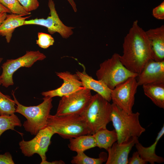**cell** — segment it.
I'll return each instance as SVG.
<instances>
[{
	"label": "cell",
	"instance_id": "obj_2",
	"mask_svg": "<svg viewBox=\"0 0 164 164\" xmlns=\"http://www.w3.org/2000/svg\"><path fill=\"white\" fill-rule=\"evenodd\" d=\"M12 95L16 104L15 112L22 114L27 119L23 125L26 131L36 135L40 130L47 126V118L53 107L52 98L44 97L43 101L38 105L26 106L19 103L13 91Z\"/></svg>",
	"mask_w": 164,
	"mask_h": 164
},
{
	"label": "cell",
	"instance_id": "obj_33",
	"mask_svg": "<svg viewBox=\"0 0 164 164\" xmlns=\"http://www.w3.org/2000/svg\"><path fill=\"white\" fill-rule=\"evenodd\" d=\"M71 6L73 10L75 12L77 11L76 5L74 0H67Z\"/></svg>",
	"mask_w": 164,
	"mask_h": 164
},
{
	"label": "cell",
	"instance_id": "obj_34",
	"mask_svg": "<svg viewBox=\"0 0 164 164\" xmlns=\"http://www.w3.org/2000/svg\"><path fill=\"white\" fill-rule=\"evenodd\" d=\"M7 14V13L5 12L0 13V25L5 19Z\"/></svg>",
	"mask_w": 164,
	"mask_h": 164
},
{
	"label": "cell",
	"instance_id": "obj_30",
	"mask_svg": "<svg viewBox=\"0 0 164 164\" xmlns=\"http://www.w3.org/2000/svg\"><path fill=\"white\" fill-rule=\"evenodd\" d=\"M11 155L9 152L0 154V164H14Z\"/></svg>",
	"mask_w": 164,
	"mask_h": 164
},
{
	"label": "cell",
	"instance_id": "obj_25",
	"mask_svg": "<svg viewBox=\"0 0 164 164\" xmlns=\"http://www.w3.org/2000/svg\"><path fill=\"white\" fill-rule=\"evenodd\" d=\"M0 3L7 8L11 13L22 16L28 15L31 12H27L18 0H0Z\"/></svg>",
	"mask_w": 164,
	"mask_h": 164
},
{
	"label": "cell",
	"instance_id": "obj_15",
	"mask_svg": "<svg viewBox=\"0 0 164 164\" xmlns=\"http://www.w3.org/2000/svg\"><path fill=\"white\" fill-rule=\"evenodd\" d=\"M83 68L82 72L77 71L76 74L81 82L83 86L86 88L92 90L97 92L109 102L111 101V93L112 90L109 88L103 81L96 80L89 76L86 72L84 66L79 63Z\"/></svg>",
	"mask_w": 164,
	"mask_h": 164
},
{
	"label": "cell",
	"instance_id": "obj_20",
	"mask_svg": "<svg viewBox=\"0 0 164 164\" xmlns=\"http://www.w3.org/2000/svg\"><path fill=\"white\" fill-rule=\"evenodd\" d=\"M68 147L77 153L96 147V143L93 135H83L69 139Z\"/></svg>",
	"mask_w": 164,
	"mask_h": 164
},
{
	"label": "cell",
	"instance_id": "obj_21",
	"mask_svg": "<svg viewBox=\"0 0 164 164\" xmlns=\"http://www.w3.org/2000/svg\"><path fill=\"white\" fill-rule=\"evenodd\" d=\"M96 143V147L107 150L117 141L115 130L109 131L107 128L100 129L93 135Z\"/></svg>",
	"mask_w": 164,
	"mask_h": 164
},
{
	"label": "cell",
	"instance_id": "obj_19",
	"mask_svg": "<svg viewBox=\"0 0 164 164\" xmlns=\"http://www.w3.org/2000/svg\"><path fill=\"white\" fill-rule=\"evenodd\" d=\"M145 94L157 107L164 108V83L143 85Z\"/></svg>",
	"mask_w": 164,
	"mask_h": 164
},
{
	"label": "cell",
	"instance_id": "obj_22",
	"mask_svg": "<svg viewBox=\"0 0 164 164\" xmlns=\"http://www.w3.org/2000/svg\"><path fill=\"white\" fill-rule=\"evenodd\" d=\"M21 126L20 120L14 114L9 116L0 115V137L6 130H14L15 127Z\"/></svg>",
	"mask_w": 164,
	"mask_h": 164
},
{
	"label": "cell",
	"instance_id": "obj_29",
	"mask_svg": "<svg viewBox=\"0 0 164 164\" xmlns=\"http://www.w3.org/2000/svg\"><path fill=\"white\" fill-rule=\"evenodd\" d=\"M148 162L143 159L137 151L133 153L132 156L128 159L129 164H145Z\"/></svg>",
	"mask_w": 164,
	"mask_h": 164
},
{
	"label": "cell",
	"instance_id": "obj_11",
	"mask_svg": "<svg viewBox=\"0 0 164 164\" xmlns=\"http://www.w3.org/2000/svg\"><path fill=\"white\" fill-rule=\"evenodd\" d=\"M48 6L50 10V15L45 19L36 18L26 20L24 25H34L46 27L51 34L59 33L64 38H67L73 33V27L65 25L60 19L56 10L55 4L53 0H49Z\"/></svg>",
	"mask_w": 164,
	"mask_h": 164
},
{
	"label": "cell",
	"instance_id": "obj_18",
	"mask_svg": "<svg viewBox=\"0 0 164 164\" xmlns=\"http://www.w3.org/2000/svg\"><path fill=\"white\" fill-rule=\"evenodd\" d=\"M164 134V125L158 133L154 143L148 147L143 146L139 142L135 145L140 156L144 160L151 164H154L155 162L162 163L164 161V158L157 155L155 153L156 147L159 140Z\"/></svg>",
	"mask_w": 164,
	"mask_h": 164
},
{
	"label": "cell",
	"instance_id": "obj_24",
	"mask_svg": "<svg viewBox=\"0 0 164 164\" xmlns=\"http://www.w3.org/2000/svg\"><path fill=\"white\" fill-rule=\"evenodd\" d=\"M76 155L73 156L71 162L73 164H101L107 161V157L101 156L98 158H95L89 157L84 152L77 153Z\"/></svg>",
	"mask_w": 164,
	"mask_h": 164
},
{
	"label": "cell",
	"instance_id": "obj_26",
	"mask_svg": "<svg viewBox=\"0 0 164 164\" xmlns=\"http://www.w3.org/2000/svg\"><path fill=\"white\" fill-rule=\"evenodd\" d=\"M37 35L38 39L36 40V43L40 47L46 49L53 44L54 39L50 34L38 32Z\"/></svg>",
	"mask_w": 164,
	"mask_h": 164
},
{
	"label": "cell",
	"instance_id": "obj_8",
	"mask_svg": "<svg viewBox=\"0 0 164 164\" xmlns=\"http://www.w3.org/2000/svg\"><path fill=\"white\" fill-rule=\"evenodd\" d=\"M46 57L39 50L29 51L17 59L7 60L2 66V84L5 87L13 85V75L18 69L22 67H30L37 61L42 60Z\"/></svg>",
	"mask_w": 164,
	"mask_h": 164
},
{
	"label": "cell",
	"instance_id": "obj_1",
	"mask_svg": "<svg viewBox=\"0 0 164 164\" xmlns=\"http://www.w3.org/2000/svg\"><path fill=\"white\" fill-rule=\"evenodd\" d=\"M123 54L120 60L130 71L140 73L145 65L153 60L150 41L145 31L140 27L138 21H134L123 44Z\"/></svg>",
	"mask_w": 164,
	"mask_h": 164
},
{
	"label": "cell",
	"instance_id": "obj_5",
	"mask_svg": "<svg viewBox=\"0 0 164 164\" xmlns=\"http://www.w3.org/2000/svg\"><path fill=\"white\" fill-rule=\"evenodd\" d=\"M47 126L64 139L89 135L87 125L80 115L57 116L50 114L47 118Z\"/></svg>",
	"mask_w": 164,
	"mask_h": 164
},
{
	"label": "cell",
	"instance_id": "obj_12",
	"mask_svg": "<svg viewBox=\"0 0 164 164\" xmlns=\"http://www.w3.org/2000/svg\"><path fill=\"white\" fill-rule=\"evenodd\" d=\"M56 75L63 80V83L59 87L52 90L43 92L42 95L44 97H51L67 95L85 87L76 74H72L68 71L56 72Z\"/></svg>",
	"mask_w": 164,
	"mask_h": 164
},
{
	"label": "cell",
	"instance_id": "obj_35",
	"mask_svg": "<svg viewBox=\"0 0 164 164\" xmlns=\"http://www.w3.org/2000/svg\"><path fill=\"white\" fill-rule=\"evenodd\" d=\"M3 59L2 58L0 57V64L1 63ZM2 84V81H1V75H0V85Z\"/></svg>",
	"mask_w": 164,
	"mask_h": 164
},
{
	"label": "cell",
	"instance_id": "obj_23",
	"mask_svg": "<svg viewBox=\"0 0 164 164\" xmlns=\"http://www.w3.org/2000/svg\"><path fill=\"white\" fill-rule=\"evenodd\" d=\"M16 104L11 97L0 91V115L9 116L14 114Z\"/></svg>",
	"mask_w": 164,
	"mask_h": 164
},
{
	"label": "cell",
	"instance_id": "obj_16",
	"mask_svg": "<svg viewBox=\"0 0 164 164\" xmlns=\"http://www.w3.org/2000/svg\"><path fill=\"white\" fill-rule=\"evenodd\" d=\"M151 46L153 59L155 61L164 60V26L145 31Z\"/></svg>",
	"mask_w": 164,
	"mask_h": 164
},
{
	"label": "cell",
	"instance_id": "obj_31",
	"mask_svg": "<svg viewBox=\"0 0 164 164\" xmlns=\"http://www.w3.org/2000/svg\"><path fill=\"white\" fill-rule=\"evenodd\" d=\"M65 163V162L61 160H56L51 162H48L46 160L44 162L40 163L41 164H64Z\"/></svg>",
	"mask_w": 164,
	"mask_h": 164
},
{
	"label": "cell",
	"instance_id": "obj_7",
	"mask_svg": "<svg viewBox=\"0 0 164 164\" xmlns=\"http://www.w3.org/2000/svg\"><path fill=\"white\" fill-rule=\"evenodd\" d=\"M91 90L84 88L69 95L63 96L60 100L56 115H80L90 102L92 95Z\"/></svg>",
	"mask_w": 164,
	"mask_h": 164
},
{
	"label": "cell",
	"instance_id": "obj_10",
	"mask_svg": "<svg viewBox=\"0 0 164 164\" xmlns=\"http://www.w3.org/2000/svg\"><path fill=\"white\" fill-rule=\"evenodd\" d=\"M55 132L49 127L40 130L32 139L20 142L19 145L22 153L26 156L30 157L38 154L42 159L41 162L46 160V153L51 143V138Z\"/></svg>",
	"mask_w": 164,
	"mask_h": 164
},
{
	"label": "cell",
	"instance_id": "obj_3",
	"mask_svg": "<svg viewBox=\"0 0 164 164\" xmlns=\"http://www.w3.org/2000/svg\"><path fill=\"white\" fill-rule=\"evenodd\" d=\"M112 105L97 93L92 95L88 104L80 116L87 126L89 135H93L98 130L106 128L111 121Z\"/></svg>",
	"mask_w": 164,
	"mask_h": 164
},
{
	"label": "cell",
	"instance_id": "obj_9",
	"mask_svg": "<svg viewBox=\"0 0 164 164\" xmlns=\"http://www.w3.org/2000/svg\"><path fill=\"white\" fill-rule=\"evenodd\" d=\"M136 77H130L118 84L112 90L111 93L113 103L127 114L132 112L135 95L138 86Z\"/></svg>",
	"mask_w": 164,
	"mask_h": 164
},
{
	"label": "cell",
	"instance_id": "obj_32",
	"mask_svg": "<svg viewBox=\"0 0 164 164\" xmlns=\"http://www.w3.org/2000/svg\"><path fill=\"white\" fill-rule=\"evenodd\" d=\"M3 12L11 13L10 11L7 8L0 3V13Z\"/></svg>",
	"mask_w": 164,
	"mask_h": 164
},
{
	"label": "cell",
	"instance_id": "obj_17",
	"mask_svg": "<svg viewBox=\"0 0 164 164\" xmlns=\"http://www.w3.org/2000/svg\"><path fill=\"white\" fill-rule=\"evenodd\" d=\"M31 16L28 15L23 17L12 13L7 14L5 19L0 25V35L4 36L7 42L9 43L15 29L24 26L25 21Z\"/></svg>",
	"mask_w": 164,
	"mask_h": 164
},
{
	"label": "cell",
	"instance_id": "obj_13",
	"mask_svg": "<svg viewBox=\"0 0 164 164\" xmlns=\"http://www.w3.org/2000/svg\"><path fill=\"white\" fill-rule=\"evenodd\" d=\"M136 78L138 86L164 83V60H149Z\"/></svg>",
	"mask_w": 164,
	"mask_h": 164
},
{
	"label": "cell",
	"instance_id": "obj_4",
	"mask_svg": "<svg viewBox=\"0 0 164 164\" xmlns=\"http://www.w3.org/2000/svg\"><path fill=\"white\" fill-rule=\"evenodd\" d=\"M111 120L117 136V142H126L138 138L145 131L139 121L138 112L127 114L112 103Z\"/></svg>",
	"mask_w": 164,
	"mask_h": 164
},
{
	"label": "cell",
	"instance_id": "obj_6",
	"mask_svg": "<svg viewBox=\"0 0 164 164\" xmlns=\"http://www.w3.org/2000/svg\"><path fill=\"white\" fill-rule=\"evenodd\" d=\"M120 56L118 53H114L111 58L100 64L96 72L98 80L103 81L111 90L128 78L136 77L138 75L129 71L123 65Z\"/></svg>",
	"mask_w": 164,
	"mask_h": 164
},
{
	"label": "cell",
	"instance_id": "obj_27",
	"mask_svg": "<svg viewBox=\"0 0 164 164\" xmlns=\"http://www.w3.org/2000/svg\"><path fill=\"white\" fill-rule=\"evenodd\" d=\"M24 9L28 12L35 10L38 8L39 3L38 0H18Z\"/></svg>",
	"mask_w": 164,
	"mask_h": 164
},
{
	"label": "cell",
	"instance_id": "obj_14",
	"mask_svg": "<svg viewBox=\"0 0 164 164\" xmlns=\"http://www.w3.org/2000/svg\"><path fill=\"white\" fill-rule=\"evenodd\" d=\"M138 141V138L134 137L122 143L114 142L107 150L108 155L106 164H128L129 154L133 147Z\"/></svg>",
	"mask_w": 164,
	"mask_h": 164
},
{
	"label": "cell",
	"instance_id": "obj_28",
	"mask_svg": "<svg viewBox=\"0 0 164 164\" xmlns=\"http://www.w3.org/2000/svg\"><path fill=\"white\" fill-rule=\"evenodd\" d=\"M152 14L155 18L160 20L164 19V2L153 9Z\"/></svg>",
	"mask_w": 164,
	"mask_h": 164
}]
</instances>
